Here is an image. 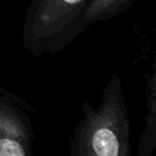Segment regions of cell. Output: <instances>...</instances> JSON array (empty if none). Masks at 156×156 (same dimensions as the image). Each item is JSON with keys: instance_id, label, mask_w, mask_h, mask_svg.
Wrapping results in <instances>:
<instances>
[{"instance_id": "4", "label": "cell", "mask_w": 156, "mask_h": 156, "mask_svg": "<svg viewBox=\"0 0 156 156\" xmlns=\"http://www.w3.org/2000/svg\"><path fill=\"white\" fill-rule=\"evenodd\" d=\"M156 147V67L152 63L146 78V115L138 141V156H152Z\"/></svg>"}, {"instance_id": "2", "label": "cell", "mask_w": 156, "mask_h": 156, "mask_svg": "<svg viewBox=\"0 0 156 156\" xmlns=\"http://www.w3.org/2000/svg\"><path fill=\"white\" fill-rule=\"evenodd\" d=\"M90 0H32L24 17L22 44L32 55H56L82 32Z\"/></svg>"}, {"instance_id": "5", "label": "cell", "mask_w": 156, "mask_h": 156, "mask_svg": "<svg viewBox=\"0 0 156 156\" xmlns=\"http://www.w3.org/2000/svg\"><path fill=\"white\" fill-rule=\"evenodd\" d=\"M136 0H90L83 20L82 27L85 30L91 24L111 20L127 11Z\"/></svg>"}, {"instance_id": "1", "label": "cell", "mask_w": 156, "mask_h": 156, "mask_svg": "<svg viewBox=\"0 0 156 156\" xmlns=\"http://www.w3.org/2000/svg\"><path fill=\"white\" fill-rule=\"evenodd\" d=\"M130 118L117 72H112L94 106L84 100L82 117L68 140V156H132Z\"/></svg>"}, {"instance_id": "3", "label": "cell", "mask_w": 156, "mask_h": 156, "mask_svg": "<svg viewBox=\"0 0 156 156\" xmlns=\"http://www.w3.org/2000/svg\"><path fill=\"white\" fill-rule=\"evenodd\" d=\"M29 115L9 96L0 95V156H35Z\"/></svg>"}]
</instances>
